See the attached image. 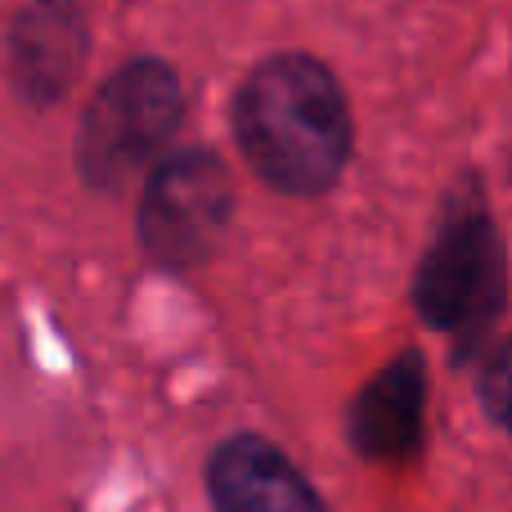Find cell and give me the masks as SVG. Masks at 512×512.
I'll list each match as a JSON object with an SVG mask.
<instances>
[{"mask_svg": "<svg viewBox=\"0 0 512 512\" xmlns=\"http://www.w3.org/2000/svg\"><path fill=\"white\" fill-rule=\"evenodd\" d=\"M486 396H490V414H495V418H504V396H508V355H504V351H495V355H490Z\"/></svg>", "mask_w": 512, "mask_h": 512, "instance_id": "ba28073f", "label": "cell"}, {"mask_svg": "<svg viewBox=\"0 0 512 512\" xmlns=\"http://www.w3.org/2000/svg\"><path fill=\"white\" fill-rule=\"evenodd\" d=\"M234 135L256 176L297 198L333 189L351 158L346 95L310 54L256 63L234 99Z\"/></svg>", "mask_w": 512, "mask_h": 512, "instance_id": "6da1fadb", "label": "cell"}, {"mask_svg": "<svg viewBox=\"0 0 512 512\" xmlns=\"http://www.w3.org/2000/svg\"><path fill=\"white\" fill-rule=\"evenodd\" d=\"M234 189L221 158L207 149H180L158 162L140 207L144 252L158 265L189 270L216 252L221 234L230 230Z\"/></svg>", "mask_w": 512, "mask_h": 512, "instance_id": "3957f363", "label": "cell"}, {"mask_svg": "<svg viewBox=\"0 0 512 512\" xmlns=\"http://www.w3.org/2000/svg\"><path fill=\"white\" fill-rule=\"evenodd\" d=\"M185 117L180 77L158 59H135L104 81L77 131V167L95 189H122L162 153Z\"/></svg>", "mask_w": 512, "mask_h": 512, "instance_id": "7a4b0ae2", "label": "cell"}, {"mask_svg": "<svg viewBox=\"0 0 512 512\" xmlns=\"http://www.w3.org/2000/svg\"><path fill=\"white\" fill-rule=\"evenodd\" d=\"M86 59V23L72 0H36L9 27V81L32 104H54Z\"/></svg>", "mask_w": 512, "mask_h": 512, "instance_id": "5b68a950", "label": "cell"}, {"mask_svg": "<svg viewBox=\"0 0 512 512\" xmlns=\"http://www.w3.org/2000/svg\"><path fill=\"white\" fill-rule=\"evenodd\" d=\"M427 369L418 351H400L387 369L355 396L351 441L364 459H405L423 436Z\"/></svg>", "mask_w": 512, "mask_h": 512, "instance_id": "52a82bcc", "label": "cell"}, {"mask_svg": "<svg viewBox=\"0 0 512 512\" xmlns=\"http://www.w3.org/2000/svg\"><path fill=\"white\" fill-rule=\"evenodd\" d=\"M486 297L499 306V252L481 203H454L418 270L414 301L432 328H468L486 310Z\"/></svg>", "mask_w": 512, "mask_h": 512, "instance_id": "277c9868", "label": "cell"}, {"mask_svg": "<svg viewBox=\"0 0 512 512\" xmlns=\"http://www.w3.org/2000/svg\"><path fill=\"white\" fill-rule=\"evenodd\" d=\"M216 512H328L306 477L261 436H234L207 468Z\"/></svg>", "mask_w": 512, "mask_h": 512, "instance_id": "8992f818", "label": "cell"}]
</instances>
